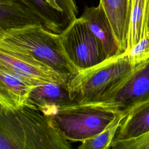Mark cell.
Listing matches in <instances>:
<instances>
[{"label": "cell", "instance_id": "19", "mask_svg": "<svg viewBox=\"0 0 149 149\" xmlns=\"http://www.w3.org/2000/svg\"><path fill=\"white\" fill-rule=\"evenodd\" d=\"M16 1H19V2H22L23 3H25L24 0H0V3H10V2H16Z\"/></svg>", "mask_w": 149, "mask_h": 149}, {"label": "cell", "instance_id": "9", "mask_svg": "<svg viewBox=\"0 0 149 149\" xmlns=\"http://www.w3.org/2000/svg\"><path fill=\"white\" fill-rule=\"evenodd\" d=\"M68 81L46 82L36 86L30 94L28 107L49 116L57 108L74 102L70 97Z\"/></svg>", "mask_w": 149, "mask_h": 149}, {"label": "cell", "instance_id": "16", "mask_svg": "<svg viewBox=\"0 0 149 149\" xmlns=\"http://www.w3.org/2000/svg\"><path fill=\"white\" fill-rule=\"evenodd\" d=\"M124 114L119 116L110 126L98 134L81 142L78 149H109Z\"/></svg>", "mask_w": 149, "mask_h": 149}, {"label": "cell", "instance_id": "7", "mask_svg": "<svg viewBox=\"0 0 149 149\" xmlns=\"http://www.w3.org/2000/svg\"><path fill=\"white\" fill-rule=\"evenodd\" d=\"M149 100V58L136 65L131 73L97 102L117 108L125 113L140 102Z\"/></svg>", "mask_w": 149, "mask_h": 149}, {"label": "cell", "instance_id": "15", "mask_svg": "<svg viewBox=\"0 0 149 149\" xmlns=\"http://www.w3.org/2000/svg\"><path fill=\"white\" fill-rule=\"evenodd\" d=\"M148 5L149 0H129L127 48L124 54L129 52L143 38L145 19Z\"/></svg>", "mask_w": 149, "mask_h": 149}, {"label": "cell", "instance_id": "13", "mask_svg": "<svg viewBox=\"0 0 149 149\" xmlns=\"http://www.w3.org/2000/svg\"><path fill=\"white\" fill-rule=\"evenodd\" d=\"M117 41L119 55L127 48L129 0H100Z\"/></svg>", "mask_w": 149, "mask_h": 149}, {"label": "cell", "instance_id": "8", "mask_svg": "<svg viewBox=\"0 0 149 149\" xmlns=\"http://www.w3.org/2000/svg\"><path fill=\"white\" fill-rule=\"evenodd\" d=\"M51 32L61 34L77 19V7L74 0H24Z\"/></svg>", "mask_w": 149, "mask_h": 149}, {"label": "cell", "instance_id": "17", "mask_svg": "<svg viewBox=\"0 0 149 149\" xmlns=\"http://www.w3.org/2000/svg\"><path fill=\"white\" fill-rule=\"evenodd\" d=\"M126 55L130 63L135 66L149 58V37H143Z\"/></svg>", "mask_w": 149, "mask_h": 149}, {"label": "cell", "instance_id": "1", "mask_svg": "<svg viewBox=\"0 0 149 149\" xmlns=\"http://www.w3.org/2000/svg\"><path fill=\"white\" fill-rule=\"evenodd\" d=\"M49 116L25 107L6 111L0 107V149H71Z\"/></svg>", "mask_w": 149, "mask_h": 149}, {"label": "cell", "instance_id": "18", "mask_svg": "<svg viewBox=\"0 0 149 149\" xmlns=\"http://www.w3.org/2000/svg\"><path fill=\"white\" fill-rule=\"evenodd\" d=\"M109 149H149V132L133 139L112 142Z\"/></svg>", "mask_w": 149, "mask_h": 149}, {"label": "cell", "instance_id": "14", "mask_svg": "<svg viewBox=\"0 0 149 149\" xmlns=\"http://www.w3.org/2000/svg\"><path fill=\"white\" fill-rule=\"evenodd\" d=\"M31 24H40L44 27L40 18L26 5L19 1L0 3L1 28L6 29Z\"/></svg>", "mask_w": 149, "mask_h": 149}, {"label": "cell", "instance_id": "6", "mask_svg": "<svg viewBox=\"0 0 149 149\" xmlns=\"http://www.w3.org/2000/svg\"><path fill=\"white\" fill-rule=\"evenodd\" d=\"M0 69L34 86L46 82L64 83L70 79L2 41H0Z\"/></svg>", "mask_w": 149, "mask_h": 149}, {"label": "cell", "instance_id": "2", "mask_svg": "<svg viewBox=\"0 0 149 149\" xmlns=\"http://www.w3.org/2000/svg\"><path fill=\"white\" fill-rule=\"evenodd\" d=\"M0 41L29 54L55 71L71 78L79 70L67 58L60 34L40 24L4 29L0 27Z\"/></svg>", "mask_w": 149, "mask_h": 149}, {"label": "cell", "instance_id": "5", "mask_svg": "<svg viewBox=\"0 0 149 149\" xmlns=\"http://www.w3.org/2000/svg\"><path fill=\"white\" fill-rule=\"evenodd\" d=\"M60 36L67 58L79 71L93 67L107 59L100 40L79 17Z\"/></svg>", "mask_w": 149, "mask_h": 149}, {"label": "cell", "instance_id": "10", "mask_svg": "<svg viewBox=\"0 0 149 149\" xmlns=\"http://www.w3.org/2000/svg\"><path fill=\"white\" fill-rule=\"evenodd\" d=\"M79 19L100 40L107 59L119 55L117 41L108 18L100 3L97 6H86Z\"/></svg>", "mask_w": 149, "mask_h": 149}, {"label": "cell", "instance_id": "4", "mask_svg": "<svg viewBox=\"0 0 149 149\" xmlns=\"http://www.w3.org/2000/svg\"><path fill=\"white\" fill-rule=\"evenodd\" d=\"M134 67L127 56L122 54L79 70L68 81L70 97L74 102H97L102 96L120 84Z\"/></svg>", "mask_w": 149, "mask_h": 149}, {"label": "cell", "instance_id": "11", "mask_svg": "<svg viewBox=\"0 0 149 149\" xmlns=\"http://www.w3.org/2000/svg\"><path fill=\"white\" fill-rule=\"evenodd\" d=\"M36 86L0 69V107L12 111L28 107V99Z\"/></svg>", "mask_w": 149, "mask_h": 149}, {"label": "cell", "instance_id": "3", "mask_svg": "<svg viewBox=\"0 0 149 149\" xmlns=\"http://www.w3.org/2000/svg\"><path fill=\"white\" fill-rule=\"evenodd\" d=\"M117 108L100 102H72L57 108L49 116L67 140L81 142L101 132L119 116Z\"/></svg>", "mask_w": 149, "mask_h": 149}, {"label": "cell", "instance_id": "12", "mask_svg": "<svg viewBox=\"0 0 149 149\" xmlns=\"http://www.w3.org/2000/svg\"><path fill=\"white\" fill-rule=\"evenodd\" d=\"M148 132L149 100L135 105L124 113L112 142L133 139Z\"/></svg>", "mask_w": 149, "mask_h": 149}]
</instances>
